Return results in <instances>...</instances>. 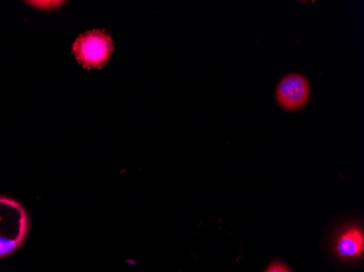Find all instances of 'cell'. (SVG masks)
<instances>
[{"label":"cell","mask_w":364,"mask_h":272,"mask_svg":"<svg viewBox=\"0 0 364 272\" xmlns=\"http://www.w3.org/2000/svg\"><path fill=\"white\" fill-rule=\"evenodd\" d=\"M31 230L30 216L18 200L0 195V259L23 247Z\"/></svg>","instance_id":"1"},{"label":"cell","mask_w":364,"mask_h":272,"mask_svg":"<svg viewBox=\"0 0 364 272\" xmlns=\"http://www.w3.org/2000/svg\"><path fill=\"white\" fill-rule=\"evenodd\" d=\"M114 52V42L108 33L92 30L83 33L73 45V54L85 69L106 67Z\"/></svg>","instance_id":"2"},{"label":"cell","mask_w":364,"mask_h":272,"mask_svg":"<svg viewBox=\"0 0 364 272\" xmlns=\"http://www.w3.org/2000/svg\"><path fill=\"white\" fill-rule=\"evenodd\" d=\"M310 91V84L304 75H286L277 85L276 99L284 109L294 111L306 106Z\"/></svg>","instance_id":"3"},{"label":"cell","mask_w":364,"mask_h":272,"mask_svg":"<svg viewBox=\"0 0 364 272\" xmlns=\"http://www.w3.org/2000/svg\"><path fill=\"white\" fill-rule=\"evenodd\" d=\"M336 253L341 259H358L363 255L364 233L358 227H349L337 237Z\"/></svg>","instance_id":"4"},{"label":"cell","mask_w":364,"mask_h":272,"mask_svg":"<svg viewBox=\"0 0 364 272\" xmlns=\"http://www.w3.org/2000/svg\"><path fill=\"white\" fill-rule=\"evenodd\" d=\"M28 4L41 10H54L60 7L63 3L61 1H28Z\"/></svg>","instance_id":"5"},{"label":"cell","mask_w":364,"mask_h":272,"mask_svg":"<svg viewBox=\"0 0 364 272\" xmlns=\"http://www.w3.org/2000/svg\"><path fill=\"white\" fill-rule=\"evenodd\" d=\"M265 272H291V270L282 261H274L265 270Z\"/></svg>","instance_id":"6"}]
</instances>
